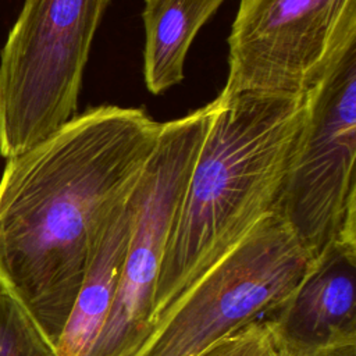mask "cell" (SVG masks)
<instances>
[{
  "label": "cell",
  "instance_id": "obj_3",
  "mask_svg": "<svg viewBox=\"0 0 356 356\" xmlns=\"http://www.w3.org/2000/svg\"><path fill=\"white\" fill-rule=\"evenodd\" d=\"M110 0H25L0 53V154H18L76 114Z\"/></svg>",
  "mask_w": 356,
  "mask_h": 356
},
{
  "label": "cell",
  "instance_id": "obj_12",
  "mask_svg": "<svg viewBox=\"0 0 356 356\" xmlns=\"http://www.w3.org/2000/svg\"><path fill=\"white\" fill-rule=\"evenodd\" d=\"M275 349L274 330L266 317L228 335L199 356H273Z\"/></svg>",
  "mask_w": 356,
  "mask_h": 356
},
{
  "label": "cell",
  "instance_id": "obj_6",
  "mask_svg": "<svg viewBox=\"0 0 356 356\" xmlns=\"http://www.w3.org/2000/svg\"><path fill=\"white\" fill-rule=\"evenodd\" d=\"M213 110L214 100L161 122L156 146L134 188L131 234L118 288L88 356H136L150 337L167 242Z\"/></svg>",
  "mask_w": 356,
  "mask_h": 356
},
{
  "label": "cell",
  "instance_id": "obj_7",
  "mask_svg": "<svg viewBox=\"0 0 356 356\" xmlns=\"http://www.w3.org/2000/svg\"><path fill=\"white\" fill-rule=\"evenodd\" d=\"M356 44V0H241L221 92L305 97Z\"/></svg>",
  "mask_w": 356,
  "mask_h": 356
},
{
  "label": "cell",
  "instance_id": "obj_4",
  "mask_svg": "<svg viewBox=\"0 0 356 356\" xmlns=\"http://www.w3.org/2000/svg\"><path fill=\"white\" fill-rule=\"evenodd\" d=\"M312 263L284 220L268 213L154 324L136 356H199L273 314Z\"/></svg>",
  "mask_w": 356,
  "mask_h": 356
},
{
  "label": "cell",
  "instance_id": "obj_13",
  "mask_svg": "<svg viewBox=\"0 0 356 356\" xmlns=\"http://www.w3.org/2000/svg\"><path fill=\"white\" fill-rule=\"evenodd\" d=\"M309 356H356V341L324 348Z\"/></svg>",
  "mask_w": 356,
  "mask_h": 356
},
{
  "label": "cell",
  "instance_id": "obj_10",
  "mask_svg": "<svg viewBox=\"0 0 356 356\" xmlns=\"http://www.w3.org/2000/svg\"><path fill=\"white\" fill-rule=\"evenodd\" d=\"M224 0H145L143 78L153 95L184 79V64L200 28Z\"/></svg>",
  "mask_w": 356,
  "mask_h": 356
},
{
  "label": "cell",
  "instance_id": "obj_14",
  "mask_svg": "<svg viewBox=\"0 0 356 356\" xmlns=\"http://www.w3.org/2000/svg\"><path fill=\"white\" fill-rule=\"evenodd\" d=\"M273 356H300V355H298V353H295V352H292V350L284 348L282 345H280V343L277 342V349H275V352H274Z\"/></svg>",
  "mask_w": 356,
  "mask_h": 356
},
{
  "label": "cell",
  "instance_id": "obj_2",
  "mask_svg": "<svg viewBox=\"0 0 356 356\" xmlns=\"http://www.w3.org/2000/svg\"><path fill=\"white\" fill-rule=\"evenodd\" d=\"M305 97L239 92L214 110L160 268L153 325L268 213L305 120Z\"/></svg>",
  "mask_w": 356,
  "mask_h": 356
},
{
  "label": "cell",
  "instance_id": "obj_8",
  "mask_svg": "<svg viewBox=\"0 0 356 356\" xmlns=\"http://www.w3.org/2000/svg\"><path fill=\"white\" fill-rule=\"evenodd\" d=\"M267 318L277 342L300 356L355 342L356 241L341 239L325 249Z\"/></svg>",
  "mask_w": 356,
  "mask_h": 356
},
{
  "label": "cell",
  "instance_id": "obj_5",
  "mask_svg": "<svg viewBox=\"0 0 356 356\" xmlns=\"http://www.w3.org/2000/svg\"><path fill=\"white\" fill-rule=\"evenodd\" d=\"M305 120L273 211L316 260L356 241V44L305 96Z\"/></svg>",
  "mask_w": 356,
  "mask_h": 356
},
{
  "label": "cell",
  "instance_id": "obj_9",
  "mask_svg": "<svg viewBox=\"0 0 356 356\" xmlns=\"http://www.w3.org/2000/svg\"><path fill=\"white\" fill-rule=\"evenodd\" d=\"M132 193L110 211L95 232L79 292L56 343L58 356H88L107 318L129 241Z\"/></svg>",
  "mask_w": 356,
  "mask_h": 356
},
{
  "label": "cell",
  "instance_id": "obj_11",
  "mask_svg": "<svg viewBox=\"0 0 356 356\" xmlns=\"http://www.w3.org/2000/svg\"><path fill=\"white\" fill-rule=\"evenodd\" d=\"M0 356H58L54 343L1 282Z\"/></svg>",
  "mask_w": 356,
  "mask_h": 356
},
{
  "label": "cell",
  "instance_id": "obj_1",
  "mask_svg": "<svg viewBox=\"0 0 356 356\" xmlns=\"http://www.w3.org/2000/svg\"><path fill=\"white\" fill-rule=\"evenodd\" d=\"M161 122L97 106L7 159L0 178V282L57 343L103 220L134 191Z\"/></svg>",
  "mask_w": 356,
  "mask_h": 356
}]
</instances>
